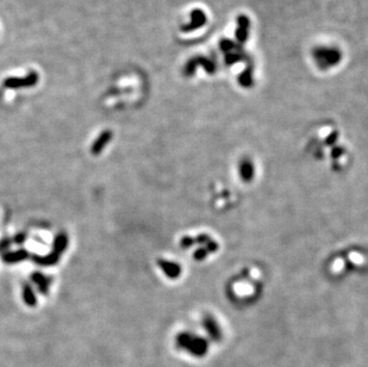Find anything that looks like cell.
Instances as JSON below:
<instances>
[{
	"label": "cell",
	"mask_w": 368,
	"mask_h": 367,
	"mask_svg": "<svg viewBox=\"0 0 368 367\" xmlns=\"http://www.w3.org/2000/svg\"><path fill=\"white\" fill-rule=\"evenodd\" d=\"M112 134L110 133V131H104V133H101L100 135H99V138L93 142L92 147H91V153H92L93 155L100 154L104 150V148L106 147V144L110 142Z\"/></svg>",
	"instance_id": "cell-1"
},
{
	"label": "cell",
	"mask_w": 368,
	"mask_h": 367,
	"mask_svg": "<svg viewBox=\"0 0 368 367\" xmlns=\"http://www.w3.org/2000/svg\"><path fill=\"white\" fill-rule=\"evenodd\" d=\"M31 280H32V283L36 285L38 291H40L41 294H42V295L48 294L49 285L51 284L50 278H48V276L42 275V273L36 272L31 275Z\"/></svg>",
	"instance_id": "cell-2"
},
{
	"label": "cell",
	"mask_w": 368,
	"mask_h": 367,
	"mask_svg": "<svg viewBox=\"0 0 368 367\" xmlns=\"http://www.w3.org/2000/svg\"><path fill=\"white\" fill-rule=\"evenodd\" d=\"M26 257H29V253L24 249H21V251L17 252H5V254L2 255V260H4L5 264H16V262L23 261Z\"/></svg>",
	"instance_id": "cell-3"
},
{
	"label": "cell",
	"mask_w": 368,
	"mask_h": 367,
	"mask_svg": "<svg viewBox=\"0 0 368 367\" xmlns=\"http://www.w3.org/2000/svg\"><path fill=\"white\" fill-rule=\"evenodd\" d=\"M32 260H34L35 264L41 265V266H53V265H56L59 262L60 255L53 251L50 254H48L46 256H34Z\"/></svg>",
	"instance_id": "cell-4"
},
{
	"label": "cell",
	"mask_w": 368,
	"mask_h": 367,
	"mask_svg": "<svg viewBox=\"0 0 368 367\" xmlns=\"http://www.w3.org/2000/svg\"><path fill=\"white\" fill-rule=\"evenodd\" d=\"M68 242H69V241H68V236L66 232H60V234H57V236L55 237L54 245H53L55 253L61 255L63 252L67 249Z\"/></svg>",
	"instance_id": "cell-5"
},
{
	"label": "cell",
	"mask_w": 368,
	"mask_h": 367,
	"mask_svg": "<svg viewBox=\"0 0 368 367\" xmlns=\"http://www.w3.org/2000/svg\"><path fill=\"white\" fill-rule=\"evenodd\" d=\"M23 300L29 306H35L37 304L36 295L29 284H25L23 286Z\"/></svg>",
	"instance_id": "cell-6"
},
{
	"label": "cell",
	"mask_w": 368,
	"mask_h": 367,
	"mask_svg": "<svg viewBox=\"0 0 368 367\" xmlns=\"http://www.w3.org/2000/svg\"><path fill=\"white\" fill-rule=\"evenodd\" d=\"M159 265L163 268L164 273H166L167 275L174 276L175 275H177V266L171 264V262H164L163 260H161V261H159Z\"/></svg>",
	"instance_id": "cell-7"
},
{
	"label": "cell",
	"mask_w": 368,
	"mask_h": 367,
	"mask_svg": "<svg viewBox=\"0 0 368 367\" xmlns=\"http://www.w3.org/2000/svg\"><path fill=\"white\" fill-rule=\"evenodd\" d=\"M25 237H26L25 234H18L17 236L15 237V241H16L15 243H23L24 240H25Z\"/></svg>",
	"instance_id": "cell-8"
}]
</instances>
